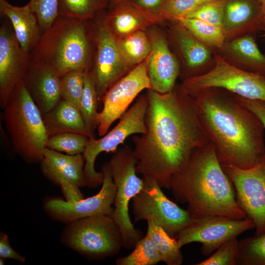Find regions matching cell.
<instances>
[{
    "instance_id": "obj_1",
    "label": "cell",
    "mask_w": 265,
    "mask_h": 265,
    "mask_svg": "<svg viewBox=\"0 0 265 265\" xmlns=\"http://www.w3.org/2000/svg\"><path fill=\"white\" fill-rule=\"evenodd\" d=\"M146 132L132 136L137 173L170 189L172 176L182 169L193 151L210 141L200 122L194 99L179 84L165 93L147 89Z\"/></svg>"
},
{
    "instance_id": "obj_2",
    "label": "cell",
    "mask_w": 265,
    "mask_h": 265,
    "mask_svg": "<svg viewBox=\"0 0 265 265\" xmlns=\"http://www.w3.org/2000/svg\"><path fill=\"white\" fill-rule=\"evenodd\" d=\"M190 97L220 163L248 169L259 162L265 153V128L255 114L238 102L235 94L212 87Z\"/></svg>"
},
{
    "instance_id": "obj_3",
    "label": "cell",
    "mask_w": 265,
    "mask_h": 265,
    "mask_svg": "<svg viewBox=\"0 0 265 265\" xmlns=\"http://www.w3.org/2000/svg\"><path fill=\"white\" fill-rule=\"evenodd\" d=\"M170 189L177 202L187 204L186 211L193 218H246L211 142L193 151L186 165L172 176Z\"/></svg>"
},
{
    "instance_id": "obj_4",
    "label": "cell",
    "mask_w": 265,
    "mask_h": 265,
    "mask_svg": "<svg viewBox=\"0 0 265 265\" xmlns=\"http://www.w3.org/2000/svg\"><path fill=\"white\" fill-rule=\"evenodd\" d=\"M87 22L59 15L30 53L32 63L60 77L74 70H90L93 38Z\"/></svg>"
},
{
    "instance_id": "obj_5",
    "label": "cell",
    "mask_w": 265,
    "mask_h": 265,
    "mask_svg": "<svg viewBox=\"0 0 265 265\" xmlns=\"http://www.w3.org/2000/svg\"><path fill=\"white\" fill-rule=\"evenodd\" d=\"M2 109L14 150L28 162L40 161L49 136L42 114L24 80L15 87Z\"/></svg>"
},
{
    "instance_id": "obj_6",
    "label": "cell",
    "mask_w": 265,
    "mask_h": 265,
    "mask_svg": "<svg viewBox=\"0 0 265 265\" xmlns=\"http://www.w3.org/2000/svg\"><path fill=\"white\" fill-rule=\"evenodd\" d=\"M137 162L133 149L125 145L115 151L109 161L112 177L116 188L112 217L121 231L123 247L133 248L143 238L141 231L135 228L129 214V204L143 187V180L136 175Z\"/></svg>"
},
{
    "instance_id": "obj_7",
    "label": "cell",
    "mask_w": 265,
    "mask_h": 265,
    "mask_svg": "<svg viewBox=\"0 0 265 265\" xmlns=\"http://www.w3.org/2000/svg\"><path fill=\"white\" fill-rule=\"evenodd\" d=\"M67 224L62 233V242L87 258L112 257L123 247L121 231L111 215H96Z\"/></svg>"
},
{
    "instance_id": "obj_8",
    "label": "cell",
    "mask_w": 265,
    "mask_h": 265,
    "mask_svg": "<svg viewBox=\"0 0 265 265\" xmlns=\"http://www.w3.org/2000/svg\"><path fill=\"white\" fill-rule=\"evenodd\" d=\"M179 85L190 96L203 89L217 87L244 98L265 102V76L234 67L216 52L212 69L203 75L182 80Z\"/></svg>"
},
{
    "instance_id": "obj_9",
    "label": "cell",
    "mask_w": 265,
    "mask_h": 265,
    "mask_svg": "<svg viewBox=\"0 0 265 265\" xmlns=\"http://www.w3.org/2000/svg\"><path fill=\"white\" fill-rule=\"evenodd\" d=\"M148 104L146 94L141 95L119 119L113 129L100 138H89L83 153L85 160L84 173L89 187L97 186L103 182V172H97L95 169V162L100 153L114 152L129 136L146 133L145 117Z\"/></svg>"
},
{
    "instance_id": "obj_10",
    "label": "cell",
    "mask_w": 265,
    "mask_h": 265,
    "mask_svg": "<svg viewBox=\"0 0 265 265\" xmlns=\"http://www.w3.org/2000/svg\"><path fill=\"white\" fill-rule=\"evenodd\" d=\"M143 187L132 199L134 220H152L170 236L177 238L180 232L194 218L170 200L154 178L143 176Z\"/></svg>"
},
{
    "instance_id": "obj_11",
    "label": "cell",
    "mask_w": 265,
    "mask_h": 265,
    "mask_svg": "<svg viewBox=\"0 0 265 265\" xmlns=\"http://www.w3.org/2000/svg\"><path fill=\"white\" fill-rule=\"evenodd\" d=\"M221 165L233 185L238 205L254 224L255 235L265 234V153L250 168L241 169L231 164Z\"/></svg>"
},
{
    "instance_id": "obj_12",
    "label": "cell",
    "mask_w": 265,
    "mask_h": 265,
    "mask_svg": "<svg viewBox=\"0 0 265 265\" xmlns=\"http://www.w3.org/2000/svg\"><path fill=\"white\" fill-rule=\"evenodd\" d=\"M253 228V222L247 217L238 219L212 215L194 218L180 232L176 239L181 248L192 242L201 243L202 254L209 256L223 243Z\"/></svg>"
},
{
    "instance_id": "obj_13",
    "label": "cell",
    "mask_w": 265,
    "mask_h": 265,
    "mask_svg": "<svg viewBox=\"0 0 265 265\" xmlns=\"http://www.w3.org/2000/svg\"><path fill=\"white\" fill-rule=\"evenodd\" d=\"M147 58L115 82L104 95L103 108L98 117L97 130L100 137L123 116L141 91L151 89Z\"/></svg>"
},
{
    "instance_id": "obj_14",
    "label": "cell",
    "mask_w": 265,
    "mask_h": 265,
    "mask_svg": "<svg viewBox=\"0 0 265 265\" xmlns=\"http://www.w3.org/2000/svg\"><path fill=\"white\" fill-rule=\"evenodd\" d=\"M101 171L104 178L98 193L73 203L59 198L50 199L44 204L46 212L54 220L66 224L96 215L112 216L116 188L108 162L102 165Z\"/></svg>"
},
{
    "instance_id": "obj_15",
    "label": "cell",
    "mask_w": 265,
    "mask_h": 265,
    "mask_svg": "<svg viewBox=\"0 0 265 265\" xmlns=\"http://www.w3.org/2000/svg\"><path fill=\"white\" fill-rule=\"evenodd\" d=\"M96 45L95 59L90 71L93 76L99 102L109 88L130 70L124 64L116 40L105 25L103 18L92 32Z\"/></svg>"
},
{
    "instance_id": "obj_16",
    "label": "cell",
    "mask_w": 265,
    "mask_h": 265,
    "mask_svg": "<svg viewBox=\"0 0 265 265\" xmlns=\"http://www.w3.org/2000/svg\"><path fill=\"white\" fill-rule=\"evenodd\" d=\"M30 54L25 53L6 22L0 28V106L2 109L15 87L24 79L31 65Z\"/></svg>"
},
{
    "instance_id": "obj_17",
    "label": "cell",
    "mask_w": 265,
    "mask_h": 265,
    "mask_svg": "<svg viewBox=\"0 0 265 265\" xmlns=\"http://www.w3.org/2000/svg\"><path fill=\"white\" fill-rule=\"evenodd\" d=\"M147 34L151 43L147 63L151 89L160 93L169 92L176 84L180 66L162 33L153 29Z\"/></svg>"
},
{
    "instance_id": "obj_18",
    "label": "cell",
    "mask_w": 265,
    "mask_h": 265,
    "mask_svg": "<svg viewBox=\"0 0 265 265\" xmlns=\"http://www.w3.org/2000/svg\"><path fill=\"white\" fill-rule=\"evenodd\" d=\"M170 21L171 37L183 64V71L180 74L182 80L203 75L212 69L216 52L177 21Z\"/></svg>"
},
{
    "instance_id": "obj_19",
    "label": "cell",
    "mask_w": 265,
    "mask_h": 265,
    "mask_svg": "<svg viewBox=\"0 0 265 265\" xmlns=\"http://www.w3.org/2000/svg\"><path fill=\"white\" fill-rule=\"evenodd\" d=\"M222 28L225 41L265 28L264 5L261 0H224Z\"/></svg>"
},
{
    "instance_id": "obj_20",
    "label": "cell",
    "mask_w": 265,
    "mask_h": 265,
    "mask_svg": "<svg viewBox=\"0 0 265 265\" xmlns=\"http://www.w3.org/2000/svg\"><path fill=\"white\" fill-rule=\"evenodd\" d=\"M103 20L116 39L163 21L159 16L147 12L127 0L109 9Z\"/></svg>"
},
{
    "instance_id": "obj_21",
    "label": "cell",
    "mask_w": 265,
    "mask_h": 265,
    "mask_svg": "<svg viewBox=\"0 0 265 265\" xmlns=\"http://www.w3.org/2000/svg\"><path fill=\"white\" fill-rule=\"evenodd\" d=\"M40 162L43 173L54 184L60 186L68 183L79 187L88 186L84 173L85 160L83 154H64L46 148Z\"/></svg>"
},
{
    "instance_id": "obj_22",
    "label": "cell",
    "mask_w": 265,
    "mask_h": 265,
    "mask_svg": "<svg viewBox=\"0 0 265 265\" xmlns=\"http://www.w3.org/2000/svg\"><path fill=\"white\" fill-rule=\"evenodd\" d=\"M24 81L42 115L61 99L60 77L47 66L32 63Z\"/></svg>"
},
{
    "instance_id": "obj_23",
    "label": "cell",
    "mask_w": 265,
    "mask_h": 265,
    "mask_svg": "<svg viewBox=\"0 0 265 265\" xmlns=\"http://www.w3.org/2000/svg\"><path fill=\"white\" fill-rule=\"evenodd\" d=\"M254 36L248 34L226 40L216 52L234 67L265 76V54L259 49Z\"/></svg>"
},
{
    "instance_id": "obj_24",
    "label": "cell",
    "mask_w": 265,
    "mask_h": 265,
    "mask_svg": "<svg viewBox=\"0 0 265 265\" xmlns=\"http://www.w3.org/2000/svg\"><path fill=\"white\" fill-rule=\"evenodd\" d=\"M0 15L9 20L22 49L30 54L38 42L42 31L28 3L15 6L7 0H0Z\"/></svg>"
},
{
    "instance_id": "obj_25",
    "label": "cell",
    "mask_w": 265,
    "mask_h": 265,
    "mask_svg": "<svg viewBox=\"0 0 265 265\" xmlns=\"http://www.w3.org/2000/svg\"><path fill=\"white\" fill-rule=\"evenodd\" d=\"M42 116L49 137L64 132H76L90 138L79 108L62 98Z\"/></svg>"
},
{
    "instance_id": "obj_26",
    "label": "cell",
    "mask_w": 265,
    "mask_h": 265,
    "mask_svg": "<svg viewBox=\"0 0 265 265\" xmlns=\"http://www.w3.org/2000/svg\"><path fill=\"white\" fill-rule=\"evenodd\" d=\"M116 40L123 61L130 70L146 59L150 53V39L144 30L137 31Z\"/></svg>"
},
{
    "instance_id": "obj_27",
    "label": "cell",
    "mask_w": 265,
    "mask_h": 265,
    "mask_svg": "<svg viewBox=\"0 0 265 265\" xmlns=\"http://www.w3.org/2000/svg\"><path fill=\"white\" fill-rule=\"evenodd\" d=\"M146 234L152 241L159 252L161 262L168 265H181L183 255L177 239L170 236L160 226L148 220Z\"/></svg>"
},
{
    "instance_id": "obj_28",
    "label": "cell",
    "mask_w": 265,
    "mask_h": 265,
    "mask_svg": "<svg viewBox=\"0 0 265 265\" xmlns=\"http://www.w3.org/2000/svg\"><path fill=\"white\" fill-rule=\"evenodd\" d=\"M97 92L93 76L90 70L84 72V87L79 109L91 137H95L94 131L98 127Z\"/></svg>"
},
{
    "instance_id": "obj_29",
    "label": "cell",
    "mask_w": 265,
    "mask_h": 265,
    "mask_svg": "<svg viewBox=\"0 0 265 265\" xmlns=\"http://www.w3.org/2000/svg\"><path fill=\"white\" fill-rule=\"evenodd\" d=\"M174 21L178 22L194 37L215 52L222 47L225 41L221 26L197 19L182 18Z\"/></svg>"
},
{
    "instance_id": "obj_30",
    "label": "cell",
    "mask_w": 265,
    "mask_h": 265,
    "mask_svg": "<svg viewBox=\"0 0 265 265\" xmlns=\"http://www.w3.org/2000/svg\"><path fill=\"white\" fill-rule=\"evenodd\" d=\"M108 6L109 0H58L59 15L88 21Z\"/></svg>"
},
{
    "instance_id": "obj_31",
    "label": "cell",
    "mask_w": 265,
    "mask_h": 265,
    "mask_svg": "<svg viewBox=\"0 0 265 265\" xmlns=\"http://www.w3.org/2000/svg\"><path fill=\"white\" fill-rule=\"evenodd\" d=\"M161 262L156 247L146 235L135 244L133 251L125 257L116 259L117 265H155Z\"/></svg>"
},
{
    "instance_id": "obj_32",
    "label": "cell",
    "mask_w": 265,
    "mask_h": 265,
    "mask_svg": "<svg viewBox=\"0 0 265 265\" xmlns=\"http://www.w3.org/2000/svg\"><path fill=\"white\" fill-rule=\"evenodd\" d=\"M238 265H265V233L239 241Z\"/></svg>"
},
{
    "instance_id": "obj_33",
    "label": "cell",
    "mask_w": 265,
    "mask_h": 265,
    "mask_svg": "<svg viewBox=\"0 0 265 265\" xmlns=\"http://www.w3.org/2000/svg\"><path fill=\"white\" fill-rule=\"evenodd\" d=\"M89 137L76 132H64L49 137L46 147L66 154H83Z\"/></svg>"
},
{
    "instance_id": "obj_34",
    "label": "cell",
    "mask_w": 265,
    "mask_h": 265,
    "mask_svg": "<svg viewBox=\"0 0 265 265\" xmlns=\"http://www.w3.org/2000/svg\"><path fill=\"white\" fill-rule=\"evenodd\" d=\"M85 70L71 71L60 77L61 98L79 108Z\"/></svg>"
},
{
    "instance_id": "obj_35",
    "label": "cell",
    "mask_w": 265,
    "mask_h": 265,
    "mask_svg": "<svg viewBox=\"0 0 265 265\" xmlns=\"http://www.w3.org/2000/svg\"><path fill=\"white\" fill-rule=\"evenodd\" d=\"M239 241L237 238L221 245L208 258L195 265H237L238 258Z\"/></svg>"
},
{
    "instance_id": "obj_36",
    "label": "cell",
    "mask_w": 265,
    "mask_h": 265,
    "mask_svg": "<svg viewBox=\"0 0 265 265\" xmlns=\"http://www.w3.org/2000/svg\"><path fill=\"white\" fill-rule=\"evenodd\" d=\"M224 5V0H211L198 6L182 18L197 19L222 27Z\"/></svg>"
},
{
    "instance_id": "obj_37",
    "label": "cell",
    "mask_w": 265,
    "mask_h": 265,
    "mask_svg": "<svg viewBox=\"0 0 265 265\" xmlns=\"http://www.w3.org/2000/svg\"><path fill=\"white\" fill-rule=\"evenodd\" d=\"M211 0H164L158 12V15L164 20L174 21Z\"/></svg>"
},
{
    "instance_id": "obj_38",
    "label": "cell",
    "mask_w": 265,
    "mask_h": 265,
    "mask_svg": "<svg viewBox=\"0 0 265 265\" xmlns=\"http://www.w3.org/2000/svg\"><path fill=\"white\" fill-rule=\"evenodd\" d=\"M28 4L36 17L42 32L49 28L59 16L58 0H30Z\"/></svg>"
},
{
    "instance_id": "obj_39",
    "label": "cell",
    "mask_w": 265,
    "mask_h": 265,
    "mask_svg": "<svg viewBox=\"0 0 265 265\" xmlns=\"http://www.w3.org/2000/svg\"><path fill=\"white\" fill-rule=\"evenodd\" d=\"M238 102L248 108L260 119L265 128V102L244 98L235 94Z\"/></svg>"
},
{
    "instance_id": "obj_40",
    "label": "cell",
    "mask_w": 265,
    "mask_h": 265,
    "mask_svg": "<svg viewBox=\"0 0 265 265\" xmlns=\"http://www.w3.org/2000/svg\"><path fill=\"white\" fill-rule=\"evenodd\" d=\"M0 257L5 259L16 260L21 263H24L26 261L24 256L15 251L11 246L7 235L1 232L0 235Z\"/></svg>"
},
{
    "instance_id": "obj_41",
    "label": "cell",
    "mask_w": 265,
    "mask_h": 265,
    "mask_svg": "<svg viewBox=\"0 0 265 265\" xmlns=\"http://www.w3.org/2000/svg\"><path fill=\"white\" fill-rule=\"evenodd\" d=\"M60 186L66 201L73 203L84 198L79 186L68 183H63Z\"/></svg>"
},
{
    "instance_id": "obj_42",
    "label": "cell",
    "mask_w": 265,
    "mask_h": 265,
    "mask_svg": "<svg viewBox=\"0 0 265 265\" xmlns=\"http://www.w3.org/2000/svg\"><path fill=\"white\" fill-rule=\"evenodd\" d=\"M127 1L147 12L159 15V10L164 0H127Z\"/></svg>"
},
{
    "instance_id": "obj_43",
    "label": "cell",
    "mask_w": 265,
    "mask_h": 265,
    "mask_svg": "<svg viewBox=\"0 0 265 265\" xmlns=\"http://www.w3.org/2000/svg\"><path fill=\"white\" fill-rule=\"evenodd\" d=\"M127 0H109V9L112 8L114 6L122 2L127 1Z\"/></svg>"
},
{
    "instance_id": "obj_44",
    "label": "cell",
    "mask_w": 265,
    "mask_h": 265,
    "mask_svg": "<svg viewBox=\"0 0 265 265\" xmlns=\"http://www.w3.org/2000/svg\"><path fill=\"white\" fill-rule=\"evenodd\" d=\"M5 260V259H4V258H0V265H4Z\"/></svg>"
},
{
    "instance_id": "obj_45",
    "label": "cell",
    "mask_w": 265,
    "mask_h": 265,
    "mask_svg": "<svg viewBox=\"0 0 265 265\" xmlns=\"http://www.w3.org/2000/svg\"><path fill=\"white\" fill-rule=\"evenodd\" d=\"M264 5V12H265V3L263 4Z\"/></svg>"
},
{
    "instance_id": "obj_46",
    "label": "cell",
    "mask_w": 265,
    "mask_h": 265,
    "mask_svg": "<svg viewBox=\"0 0 265 265\" xmlns=\"http://www.w3.org/2000/svg\"><path fill=\"white\" fill-rule=\"evenodd\" d=\"M261 1L262 2L263 4L265 3V0H261Z\"/></svg>"
}]
</instances>
